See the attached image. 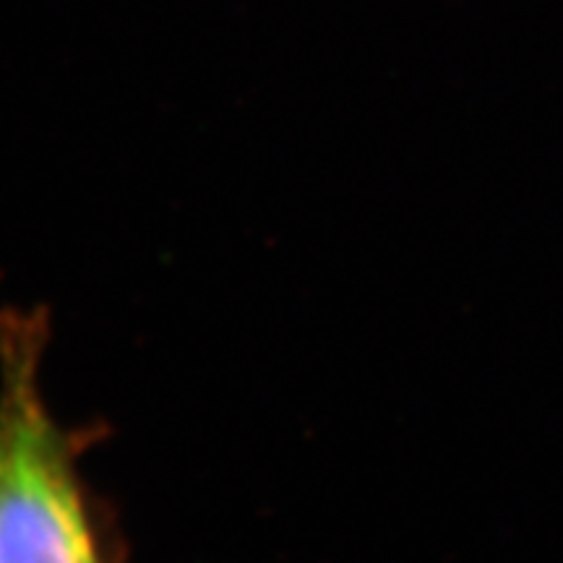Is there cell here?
Masks as SVG:
<instances>
[{
    "instance_id": "cell-1",
    "label": "cell",
    "mask_w": 563,
    "mask_h": 563,
    "mask_svg": "<svg viewBox=\"0 0 563 563\" xmlns=\"http://www.w3.org/2000/svg\"><path fill=\"white\" fill-rule=\"evenodd\" d=\"M37 316L0 321V563H108L76 452L42 394Z\"/></svg>"
}]
</instances>
